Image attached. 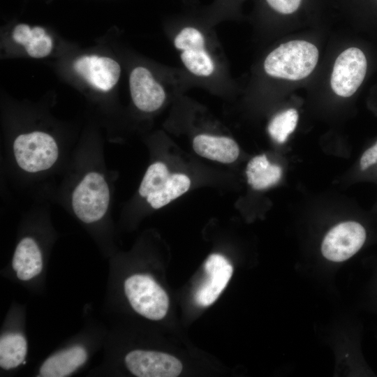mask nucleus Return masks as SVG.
Listing matches in <instances>:
<instances>
[{
    "label": "nucleus",
    "mask_w": 377,
    "mask_h": 377,
    "mask_svg": "<svg viewBox=\"0 0 377 377\" xmlns=\"http://www.w3.org/2000/svg\"><path fill=\"white\" fill-rule=\"evenodd\" d=\"M318 59V50L313 44L291 40L281 44L267 55L264 68L270 76L299 80L311 73Z\"/></svg>",
    "instance_id": "f257e3e1"
},
{
    "label": "nucleus",
    "mask_w": 377,
    "mask_h": 377,
    "mask_svg": "<svg viewBox=\"0 0 377 377\" xmlns=\"http://www.w3.org/2000/svg\"><path fill=\"white\" fill-rule=\"evenodd\" d=\"M126 297L132 308L139 314L158 320L165 317L169 306L165 291L150 276L134 274L124 283Z\"/></svg>",
    "instance_id": "f03ea898"
},
{
    "label": "nucleus",
    "mask_w": 377,
    "mask_h": 377,
    "mask_svg": "<svg viewBox=\"0 0 377 377\" xmlns=\"http://www.w3.org/2000/svg\"><path fill=\"white\" fill-rule=\"evenodd\" d=\"M13 151L18 165L29 172L47 170L56 162L59 154L55 140L41 131L17 136L13 143Z\"/></svg>",
    "instance_id": "7ed1b4c3"
},
{
    "label": "nucleus",
    "mask_w": 377,
    "mask_h": 377,
    "mask_svg": "<svg viewBox=\"0 0 377 377\" xmlns=\"http://www.w3.org/2000/svg\"><path fill=\"white\" fill-rule=\"evenodd\" d=\"M110 191L104 177L98 172L87 174L75 188L72 207L76 216L84 223L100 220L106 213Z\"/></svg>",
    "instance_id": "20e7f679"
},
{
    "label": "nucleus",
    "mask_w": 377,
    "mask_h": 377,
    "mask_svg": "<svg viewBox=\"0 0 377 377\" xmlns=\"http://www.w3.org/2000/svg\"><path fill=\"white\" fill-rule=\"evenodd\" d=\"M367 68V59L360 49H346L335 61L330 81L332 90L340 96H352L362 83Z\"/></svg>",
    "instance_id": "39448f33"
},
{
    "label": "nucleus",
    "mask_w": 377,
    "mask_h": 377,
    "mask_svg": "<svg viewBox=\"0 0 377 377\" xmlns=\"http://www.w3.org/2000/svg\"><path fill=\"white\" fill-rule=\"evenodd\" d=\"M366 237V230L360 223L355 221L341 223L325 235L321 246L322 253L331 261H344L362 248Z\"/></svg>",
    "instance_id": "423d86ee"
},
{
    "label": "nucleus",
    "mask_w": 377,
    "mask_h": 377,
    "mask_svg": "<svg viewBox=\"0 0 377 377\" xmlns=\"http://www.w3.org/2000/svg\"><path fill=\"white\" fill-rule=\"evenodd\" d=\"M128 369L138 377H176L182 370L181 362L167 353L135 350L125 357Z\"/></svg>",
    "instance_id": "0eeeda50"
},
{
    "label": "nucleus",
    "mask_w": 377,
    "mask_h": 377,
    "mask_svg": "<svg viewBox=\"0 0 377 377\" xmlns=\"http://www.w3.org/2000/svg\"><path fill=\"white\" fill-rule=\"evenodd\" d=\"M75 71L94 88L102 91L111 90L117 83L121 67L108 57L83 55L73 62Z\"/></svg>",
    "instance_id": "6e6552de"
},
{
    "label": "nucleus",
    "mask_w": 377,
    "mask_h": 377,
    "mask_svg": "<svg viewBox=\"0 0 377 377\" xmlns=\"http://www.w3.org/2000/svg\"><path fill=\"white\" fill-rule=\"evenodd\" d=\"M205 271L207 278L195 294V301L201 306H208L217 300L231 278L233 268L224 256L213 253L205 261Z\"/></svg>",
    "instance_id": "1a4fd4ad"
},
{
    "label": "nucleus",
    "mask_w": 377,
    "mask_h": 377,
    "mask_svg": "<svg viewBox=\"0 0 377 377\" xmlns=\"http://www.w3.org/2000/svg\"><path fill=\"white\" fill-rule=\"evenodd\" d=\"M129 87L135 105L142 111L154 112L160 108L165 101L163 88L145 67L138 66L131 71Z\"/></svg>",
    "instance_id": "9d476101"
},
{
    "label": "nucleus",
    "mask_w": 377,
    "mask_h": 377,
    "mask_svg": "<svg viewBox=\"0 0 377 377\" xmlns=\"http://www.w3.org/2000/svg\"><path fill=\"white\" fill-rule=\"evenodd\" d=\"M193 147L199 156L223 163L234 162L239 154L236 142L224 136L198 135L193 140Z\"/></svg>",
    "instance_id": "9b49d317"
},
{
    "label": "nucleus",
    "mask_w": 377,
    "mask_h": 377,
    "mask_svg": "<svg viewBox=\"0 0 377 377\" xmlns=\"http://www.w3.org/2000/svg\"><path fill=\"white\" fill-rule=\"evenodd\" d=\"M87 359V351L82 346H73L48 357L40 367V376H67L82 366Z\"/></svg>",
    "instance_id": "f8f14e48"
},
{
    "label": "nucleus",
    "mask_w": 377,
    "mask_h": 377,
    "mask_svg": "<svg viewBox=\"0 0 377 377\" xmlns=\"http://www.w3.org/2000/svg\"><path fill=\"white\" fill-rule=\"evenodd\" d=\"M12 38L15 43L24 46L27 53L33 58L45 57L53 48L52 37L40 26L18 24L12 31Z\"/></svg>",
    "instance_id": "ddd939ff"
},
{
    "label": "nucleus",
    "mask_w": 377,
    "mask_h": 377,
    "mask_svg": "<svg viewBox=\"0 0 377 377\" xmlns=\"http://www.w3.org/2000/svg\"><path fill=\"white\" fill-rule=\"evenodd\" d=\"M281 168L272 164L265 154L256 156L247 164V182L253 188L262 190L276 184L281 179Z\"/></svg>",
    "instance_id": "4468645a"
},
{
    "label": "nucleus",
    "mask_w": 377,
    "mask_h": 377,
    "mask_svg": "<svg viewBox=\"0 0 377 377\" xmlns=\"http://www.w3.org/2000/svg\"><path fill=\"white\" fill-rule=\"evenodd\" d=\"M27 341L19 333H8L0 339V366L4 369L18 367L27 355Z\"/></svg>",
    "instance_id": "2eb2a0df"
},
{
    "label": "nucleus",
    "mask_w": 377,
    "mask_h": 377,
    "mask_svg": "<svg viewBox=\"0 0 377 377\" xmlns=\"http://www.w3.org/2000/svg\"><path fill=\"white\" fill-rule=\"evenodd\" d=\"M189 177L182 173L171 174L165 186L159 191L146 197L154 209H159L181 196L190 188Z\"/></svg>",
    "instance_id": "dca6fc26"
},
{
    "label": "nucleus",
    "mask_w": 377,
    "mask_h": 377,
    "mask_svg": "<svg viewBox=\"0 0 377 377\" xmlns=\"http://www.w3.org/2000/svg\"><path fill=\"white\" fill-rule=\"evenodd\" d=\"M186 68L192 73L199 76H209L214 65L205 47H194L183 50L180 55Z\"/></svg>",
    "instance_id": "f3484780"
},
{
    "label": "nucleus",
    "mask_w": 377,
    "mask_h": 377,
    "mask_svg": "<svg viewBox=\"0 0 377 377\" xmlns=\"http://www.w3.org/2000/svg\"><path fill=\"white\" fill-rule=\"evenodd\" d=\"M166 166L162 162L152 163L147 170L141 182L139 193L142 197L156 193L165 186L170 176Z\"/></svg>",
    "instance_id": "a211bd4d"
},
{
    "label": "nucleus",
    "mask_w": 377,
    "mask_h": 377,
    "mask_svg": "<svg viewBox=\"0 0 377 377\" xmlns=\"http://www.w3.org/2000/svg\"><path fill=\"white\" fill-rule=\"evenodd\" d=\"M298 113L291 108L277 114L268 125L271 137L279 143H283L296 128Z\"/></svg>",
    "instance_id": "6ab92c4d"
},
{
    "label": "nucleus",
    "mask_w": 377,
    "mask_h": 377,
    "mask_svg": "<svg viewBox=\"0 0 377 377\" xmlns=\"http://www.w3.org/2000/svg\"><path fill=\"white\" fill-rule=\"evenodd\" d=\"M174 45L182 51L193 47H205V38L197 29L185 27L175 36Z\"/></svg>",
    "instance_id": "aec40b11"
},
{
    "label": "nucleus",
    "mask_w": 377,
    "mask_h": 377,
    "mask_svg": "<svg viewBox=\"0 0 377 377\" xmlns=\"http://www.w3.org/2000/svg\"><path fill=\"white\" fill-rule=\"evenodd\" d=\"M269 6L281 14H290L299 8L302 0H266Z\"/></svg>",
    "instance_id": "412c9836"
},
{
    "label": "nucleus",
    "mask_w": 377,
    "mask_h": 377,
    "mask_svg": "<svg viewBox=\"0 0 377 377\" xmlns=\"http://www.w3.org/2000/svg\"><path fill=\"white\" fill-rule=\"evenodd\" d=\"M374 165L377 170V141L364 151L360 160V168L362 171Z\"/></svg>",
    "instance_id": "4be33fe9"
}]
</instances>
